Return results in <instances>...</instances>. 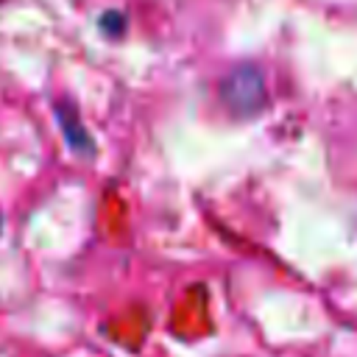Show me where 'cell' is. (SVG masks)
I'll use <instances>...</instances> for the list:
<instances>
[{
	"label": "cell",
	"mask_w": 357,
	"mask_h": 357,
	"mask_svg": "<svg viewBox=\"0 0 357 357\" xmlns=\"http://www.w3.org/2000/svg\"><path fill=\"white\" fill-rule=\"evenodd\" d=\"M100 25H103L109 33H120V28H126V17L117 14V11H109V14H103Z\"/></svg>",
	"instance_id": "cell-3"
},
{
	"label": "cell",
	"mask_w": 357,
	"mask_h": 357,
	"mask_svg": "<svg viewBox=\"0 0 357 357\" xmlns=\"http://www.w3.org/2000/svg\"><path fill=\"white\" fill-rule=\"evenodd\" d=\"M56 117H59L61 131L67 134V142H70L75 151H86V153H92V139L86 137L78 112H75L70 103H59V106H56Z\"/></svg>",
	"instance_id": "cell-2"
},
{
	"label": "cell",
	"mask_w": 357,
	"mask_h": 357,
	"mask_svg": "<svg viewBox=\"0 0 357 357\" xmlns=\"http://www.w3.org/2000/svg\"><path fill=\"white\" fill-rule=\"evenodd\" d=\"M220 98L240 117L257 114L262 109V103H265V81H262V73L254 64L234 67L223 78V84H220Z\"/></svg>",
	"instance_id": "cell-1"
}]
</instances>
